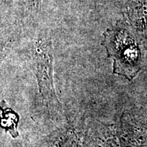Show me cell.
I'll return each mask as SVG.
<instances>
[{"label": "cell", "mask_w": 147, "mask_h": 147, "mask_svg": "<svg viewBox=\"0 0 147 147\" xmlns=\"http://www.w3.org/2000/svg\"><path fill=\"white\" fill-rule=\"evenodd\" d=\"M79 138L71 127H62L51 133L44 140L42 147H78Z\"/></svg>", "instance_id": "3"}, {"label": "cell", "mask_w": 147, "mask_h": 147, "mask_svg": "<svg viewBox=\"0 0 147 147\" xmlns=\"http://www.w3.org/2000/svg\"><path fill=\"white\" fill-rule=\"evenodd\" d=\"M1 111H2L1 114L2 127L10 132L12 137L16 138L18 136L17 125L19 117L18 115L10 108H3L1 109Z\"/></svg>", "instance_id": "4"}, {"label": "cell", "mask_w": 147, "mask_h": 147, "mask_svg": "<svg viewBox=\"0 0 147 147\" xmlns=\"http://www.w3.org/2000/svg\"><path fill=\"white\" fill-rule=\"evenodd\" d=\"M53 56L51 38L40 37L30 49L29 64L36 76L38 89L46 107L52 113L61 117L63 111L55 91Z\"/></svg>", "instance_id": "1"}, {"label": "cell", "mask_w": 147, "mask_h": 147, "mask_svg": "<svg viewBox=\"0 0 147 147\" xmlns=\"http://www.w3.org/2000/svg\"><path fill=\"white\" fill-rule=\"evenodd\" d=\"M102 45L113 60V74L131 80L140 69V53L128 31L117 26L106 29Z\"/></svg>", "instance_id": "2"}, {"label": "cell", "mask_w": 147, "mask_h": 147, "mask_svg": "<svg viewBox=\"0 0 147 147\" xmlns=\"http://www.w3.org/2000/svg\"><path fill=\"white\" fill-rule=\"evenodd\" d=\"M25 7L33 13H37L40 10L45 0H22Z\"/></svg>", "instance_id": "5"}]
</instances>
